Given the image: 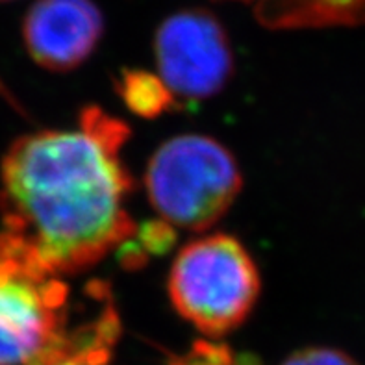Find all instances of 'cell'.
<instances>
[{"mask_svg":"<svg viewBox=\"0 0 365 365\" xmlns=\"http://www.w3.org/2000/svg\"><path fill=\"white\" fill-rule=\"evenodd\" d=\"M128 128L98 108L76 130L19 139L2 162L0 213L6 232L24 241L60 274L93 267L128 243L132 180L120 162Z\"/></svg>","mask_w":365,"mask_h":365,"instance_id":"cell-1","label":"cell"},{"mask_svg":"<svg viewBox=\"0 0 365 365\" xmlns=\"http://www.w3.org/2000/svg\"><path fill=\"white\" fill-rule=\"evenodd\" d=\"M119 317L106 287L74 304L69 284L36 250L0 234V365H51L97 347H115Z\"/></svg>","mask_w":365,"mask_h":365,"instance_id":"cell-2","label":"cell"},{"mask_svg":"<svg viewBox=\"0 0 365 365\" xmlns=\"http://www.w3.org/2000/svg\"><path fill=\"white\" fill-rule=\"evenodd\" d=\"M258 293L252 258L240 241L222 234L184 247L169 274V295L178 314L212 338L240 327Z\"/></svg>","mask_w":365,"mask_h":365,"instance_id":"cell-3","label":"cell"},{"mask_svg":"<svg viewBox=\"0 0 365 365\" xmlns=\"http://www.w3.org/2000/svg\"><path fill=\"white\" fill-rule=\"evenodd\" d=\"M147 190L163 221L204 230L230 208L241 190V175L217 141L178 135L158 148L148 163Z\"/></svg>","mask_w":365,"mask_h":365,"instance_id":"cell-4","label":"cell"},{"mask_svg":"<svg viewBox=\"0 0 365 365\" xmlns=\"http://www.w3.org/2000/svg\"><path fill=\"white\" fill-rule=\"evenodd\" d=\"M158 78L175 98L200 101L222 89L232 74V51L221 23L208 11L187 9L158 28Z\"/></svg>","mask_w":365,"mask_h":365,"instance_id":"cell-5","label":"cell"},{"mask_svg":"<svg viewBox=\"0 0 365 365\" xmlns=\"http://www.w3.org/2000/svg\"><path fill=\"white\" fill-rule=\"evenodd\" d=\"M24 43L48 71L82 63L102 36V15L91 0H37L24 19Z\"/></svg>","mask_w":365,"mask_h":365,"instance_id":"cell-6","label":"cell"},{"mask_svg":"<svg viewBox=\"0 0 365 365\" xmlns=\"http://www.w3.org/2000/svg\"><path fill=\"white\" fill-rule=\"evenodd\" d=\"M120 93L132 110L147 117L158 115L175 102L162 80L148 73H126L120 83Z\"/></svg>","mask_w":365,"mask_h":365,"instance_id":"cell-7","label":"cell"},{"mask_svg":"<svg viewBox=\"0 0 365 365\" xmlns=\"http://www.w3.org/2000/svg\"><path fill=\"white\" fill-rule=\"evenodd\" d=\"M171 365H259V361L247 352L237 354L221 343L199 341L190 352L176 356Z\"/></svg>","mask_w":365,"mask_h":365,"instance_id":"cell-8","label":"cell"},{"mask_svg":"<svg viewBox=\"0 0 365 365\" xmlns=\"http://www.w3.org/2000/svg\"><path fill=\"white\" fill-rule=\"evenodd\" d=\"M282 365H360L347 352L329 347H310L295 352Z\"/></svg>","mask_w":365,"mask_h":365,"instance_id":"cell-9","label":"cell"},{"mask_svg":"<svg viewBox=\"0 0 365 365\" xmlns=\"http://www.w3.org/2000/svg\"><path fill=\"white\" fill-rule=\"evenodd\" d=\"M110 347H98V349H86V351L74 352L69 356L61 358L51 365H108L111 358Z\"/></svg>","mask_w":365,"mask_h":365,"instance_id":"cell-10","label":"cell"}]
</instances>
